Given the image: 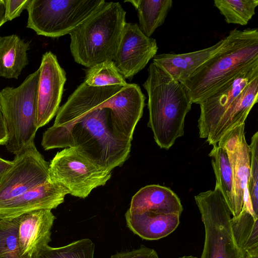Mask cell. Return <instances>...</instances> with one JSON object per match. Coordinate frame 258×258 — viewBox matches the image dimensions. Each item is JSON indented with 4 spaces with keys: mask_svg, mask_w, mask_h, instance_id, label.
Instances as JSON below:
<instances>
[{
    "mask_svg": "<svg viewBox=\"0 0 258 258\" xmlns=\"http://www.w3.org/2000/svg\"><path fill=\"white\" fill-rule=\"evenodd\" d=\"M123 86L90 87L83 82L59 107L43 134L45 150L75 148L95 164L112 171L128 158L132 140L114 117L115 94Z\"/></svg>",
    "mask_w": 258,
    "mask_h": 258,
    "instance_id": "1",
    "label": "cell"
},
{
    "mask_svg": "<svg viewBox=\"0 0 258 258\" xmlns=\"http://www.w3.org/2000/svg\"><path fill=\"white\" fill-rule=\"evenodd\" d=\"M258 63V29L237 28L219 49L181 83L192 103L200 104L249 67Z\"/></svg>",
    "mask_w": 258,
    "mask_h": 258,
    "instance_id": "2",
    "label": "cell"
},
{
    "mask_svg": "<svg viewBox=\"0 0 258 258\" xmlns=\"http://www.w3.org/2000/svg\"><path fill=\"white\" fill-rule=\"evenodd\" d=\"M258 101V63L238 74L200 103L201 138L217 145L228 131L245 123Z\"/></svg>",
    "mask_w": 258,
    "mask_h": 258,
    "instance_id": "3",
    "label": "cell"
},
{
    "mask_svg": "<svg viewBox=\"0 0 258 258\" xmlns=\"http://www.w3.org/2000/svg\"><path fill=\"white\" fill-rule=\"evenodd\" d=\"M143 86L148 96V125L161 149H169L184 134V120L191 102L184 87L152 62Z\"/></svg>",
    "mask_w": 258,
    "mask_h": 258,
    "instance_id": "4",
    "label": "cell"
},
{
    "mask_svg": "<svg viewBox=\"0 0 258 258\" xmlns=\"http://www.w3.org/2000/svg\"><path fill=\"white\" fill-rule=\"evenodd\" d=\"M126 12L118 2H106L69 34L75 61L90 68L113 61L125 24Z\"/></svg>",
    "mask_w": 258,
    "mask_h": 258,
    "instance_id": "5",
    "label": "cell"
},
{
    "mask_svg": "<svg viewBox=\"0 0 258 258\" xmlns=\"http://www.w3.org/2000/svg\"><path fill=\"white\" fill-rule=\"evenodd\" d=\"M39 69L28 76L17 87H6L0 91V106L8 132L5 145L17 156L33 142L36 125Z\"/></svg>",
    "mask_w": 258,
    "mask_h": 258,
    "instance_id": "6",
    "label": "cell"
},
{
    "mask_svg": "<svg viewBox=\"0 0 258 258\" xmlns=\"http://www.w3.org/2000/svg\"><path fill=\"white\" fill-rule=\"evenodd\" d=\"M205 229L200 258H244L233 234L231 213L219 187L195 197Z\"/></svg>",
    "mask_w": 258,
    "mask_h": 258,
    "instance_id": "7",
    "label": "cell"
},
{
    "mask_svg": "<svg viewBox=\"0 0 258 258\" xmlns=\"http://www.w3.org/2000/svg\"><path fill=\"white\" fill-rule=\"evenodd\" d=\"M105 2L104 0H30L27 27L37 35L57 38L69 34Z\"/></svg>",
    "mask_w": 258,
    "mask_h": 258,
    "instance_id": "8",
    "label": "cell"
},
{
    "mask_svg": "<svg viewBox=\"0 0 258 258\" xmlns=\"http://www.w3.org/2000/svg\"><path fill=\"white\" fill-rule=\"evenodd\" d=\"M49 175L68 194L85 198L93 189L106 184L111 177V171L100 167L71 147L56 154L49 164Z\"/></svg>",
    "mask_w": 258,
    "mask_h": 258,
    "instance_id": "9",
    "label": "cell"
},
{
    "mask_svg": "<svg viewBox=\"0 0 258 258\" xmlns=\"http://www.w3.org/2000/svg\"><path fill=\"white\" fill-rule=\"evenodd\" d=\"M49 179V164L37 150L34 142L15 156L11 166L0 175V203Z\"/></svg>",
    "mask_w": 258,
    "mask_h": 258,
    "instance_id": "10",
    "label": "cell"
},
{
    "mask_svg": "<svg viewBox=\"0 0 258 258\" xmlns=\"http://www.w3.org/2000/svg\"><path fill=\"white\" fill-rule=\"evenodd\" d=\"M245 123L236 126L227 132L217 145L226 151L230 161L233 183L235 211L234 216L242 210L249 212L254 218L258 215L254 212L248 191L250 173V149L244 134Z\"/></svg>",
    "mask_w": 258,
    "mask_h": 258,
    "instance_id": "11",
    "label": "cell"
},
{
    "mask_svg": "<svg viewBox=\"0 0 258 258\" xmlns=\"http://www.w3.org/2000/svg\"><path fill=\"white\" fill-rule=\"evenodd\" d=\"M154 38L147 36L137 23H126L122 30L113 60L124 79H131L157 54Z\"/></svg>",
    "mask_w": 258,
    "mask_h": 258,
    "instance_id": "12",
    "label": "cell"
},
{
    "mask_svg": "<svg viewBox=\"0 0 258 258\" xmlns=\"http://www.w3.org/2000/svg\"><path fill=\"white\" fill-rule=\"evenodd\" d=\"M36 125L38 129L48 123L57 113L67 80L66 74L56 56L45 52L39 67Z\"/></svg>",
    "mask_w": 258,
    "mask_h": 258,
    "instance_id": "13",
    "label": "cell"
},
{
    "mask_svg": "<svg viewBox=\"0 0 258 258\" xmlns=\"http://www.w3.org/2000/svg\"><path fill=\"white\" fill-rule=\"evenodd\" d=\"M68 194L65 189L50 178L21 195L0 203V219L11 220L31 211L55 209Z\"/></svg>",
    "mask_w": 258,
    "mask_h": 258,
    "instance_id": "14",
    "label": "cell"
},
{
    "mask_svg": "<svg viewBox=\"0 0 258 258\" xmlns=\"http://www.w3.org/2000/svg\"><path fill=\"white\" fill-rule=\"evenodd\" d=\"M18 237L23 258H34L51 241L55 216L50 209H41L19 216Z\"/></svg>",
    "mask_w": 258,
    "mask_h": 258,
    "instance_id": "15",
    "label": "cell"
},
{
    "mask_svg": "<svg viewBox=\"0 0 258 258\" xmlns=\"http://www.w3.org/2000/svg\"><path fill=\"white\" fill-rule=\"evenodd\" d=\"M180 216L147 211H127L125 214L127 227L142 239L149 240L160 239L172 233L179 224Z\"/></svg>",
    "mask_w": 258,
    "mask_h": 258,
    "instance_id": "16",
    "label": "cell"
},
{
    "mask_svg": "<svg viewBox=\"0 0 258 258\" xmlns=\"http://www.w3.org/2000/svg\"><path fill=\"white\" fill-rule=\"evenodd\" d=\"M223 42V39L209 47L190 52L156 54L153 62L166 71L175 80L181 83L215 53Z\"/></svg>",
    "mask_w": 258,
    "mask_h": 258,
    "instance_id": "17",
    "label": "cell"
},
{
    "mask_svg": "<svg viewBox=\"0 0 258 258\" xmlns=\"http://www.w3.org/2000/svg\"><path fill=\"white\" fill-rule=\"evenodd\" d=\"M127 211L131 212L147 211L180 216L183 207L180 199L171 189L152 184L142 187L133 197Z\"/></svg>",
    "mask_w": 258,
    "mask_h": 258,
    "instance_id": "18",
    "label": "cell"
},
{
    "mask_svg": "<svg viewBox=\"0 0 258 258\" xmlns=\"http://www.w3.org/2000/svg\"><path fill=\"white\" fill-rule=\"evenodd\" d=\"M30 43L12 34L0 36V77L18 79L28 64Z\"/></svg>",
    "mask_w": 258,
    "mask_h": 258,
    "instance_id": "19",
    "label": "cell"
},
{
    "mask_svg": "<svg viewBox=\"0 0 258 258\" xmlns=\"http://www.w3.org/2000/svg\"><path fill=\"white\" fill-rule=\"evenodd\" d=\"M231 224L235 242L244 258H258V218L242 210L231 217Z\"/></svg>",
    "mask_w": 258,
    "mask_h": 258,
    "instance_id": "20",
    "label": "cell"
},
{
    "mask_svg": "<svg viewBox=\"0 0 258 258\" xmlns=\"http://www.w3.org/2000/svg\"><path fill=\"white\" fill-rule=\"evenodd\" d=\"M124 2L130 3L135 8L139 26L149 37L164 23L173 5L172 0H126Z\"/></svg>",
    "mask_w": 258,
    "mask_h": 258,
    "instance_id": "21",
    "label": "cell"
},
{
    "mask_svg": "<svg viewBox=\"0 0 258 258\" xmlns=\"http://www.w3.org/2000/svg\"><path fill=\"white\" fill-rule=\"evenodd\" d=\"M212 157V165L216 177L217 184L230 210L234 214V199L232 169L228 156L222 147L217 144L214 146L209 154Z\"/></svg>",
    "mask_w": 258,
    "mask_h": 258,
    "instance_id": "22",
    "label": "cell"
},
{
    "mask_svg": "<svg viewBox=\"0 0 258 258\" xmlns=\"http://www.w3.org/2000/svg\"><path fill=\"white\" fill-rule=\"evenodd\" d=\"M215 6L227 24L246 25L255 14L257 0H215Z\"/></svg>",
    "mask_w": 258,
    "mask_h": 258,
    "instance_id": "23",
    "label": "cell"
},
{
    "mask_svg": "<svg viewBox=\"0 0 258 258\" xmlns=\"http://www.w3.org/2000/svg\"><path fill=\"white\" fill-rule=\"evenodd\" d=\"M84 83L93 87L124 86L128 83L119 73L113 61H106L89 68Z\"/></svg>",
    "mask_w": 258,
    "mask_h": 258,
    "instance_id": "24",
    "label": "cell"
},
{
    "mask_svg": "<svg viewBox=\"0 0 258 258\" xmlns=\"http://www.w3.org/2000/svg\"><path fill=\"white\" fill-rule=\"evenodd\" d=\"M94 249L92 241L84 238L59 247L47 245L34 258H94Z\"/></svg>",
    "mask_w": 258,
    "mask_h": 258,
    "instance_id": "25",
    "label": "cell"
},
{
    "mask_svg": "<svg viewBox=\"0 0 258 258\" xmlns=\"http://www.w3.org/2000/svg\"><path fill=\"white\" fill-rule=\"evenodd\" d=\"M19 218L0 219V258H23L18 237Z\"/></svg>",
    "mask_w": 258,
    "mask_h": 258,
    "instance_id": "26",
    "label": "cell"
},
{
    "mask_svg": "<svg viewBox=\"0 0 258 258\" xmlns=\"http://www.w3.org/2000/svg\"><path fill=\"white\" fill-rule=\"evenodd\" d=\"M250 149V173L248 191L253 210L258 215V132L251 137Z\"/></svg>",
    "mask_w": 258,
    "mask_h": 258,
    "instance_id": "27",
    "label": "cell"
},
{
    "mask_svg": "<svg viewBox=\"0 0 258 258\" xmlns=\"http://www.w3.org/2000/svg\"><path fill=\"white\" fill-rule=\"evenodd\" d=\"M110 258H159L157 252L153 248L142 245L140 248L131 251L116 253Z\"/></svg>",
    "mask_w": 258,
    "mask_h": 258,
    "instance_id": "28",
    "label": "cell"
},
{
    "mask_svg": "<svg viewBox=\"0 0 258 258\" xmlns=\"http://www.w3.org/2000/svg\"><path fill=\"white\" fill-rule=\"evenodd\" d=\"M30 0H5V17L7 21H12L18 17L26 9Z\"/></svg>",
    "mask_w": 258,
    "mask_h": 258,
    "instance_id": "29",
    "label": "cell"
},
{
    "mask_svg": "<svg viewBox=\"0 0 258 258\" xmlns=\"http://www.w3.org/2000/svg\"><path fill=\"white\" fill-rule=\"evenodd\" d=\"M8 138L5 121L0 106V145H5Z\"/></svg>",
    "mask_w": 258,
    "mask_h": 258,
    "instance_id": "30",
    "label": "cell"
},
{
    "mask_svg": "<svg viewBox=\"0 0 258 258\" xmlns=\"http://www.w3.org/2000/svg\"><path fill=\"white\" fill-rule=\"evenodd\" d=\"M6 4L5 0H0V28L7 21L5 17Z\"/></svg>",
    "mask_w": 258,
    "mask_h": 258,
    "instance_id": "31",
    "label": "cell"
},
{
    "mask_svg": "<svg viewBox=\"0 0 258 258\" xmlns=\"http://www.w3.org/2000/svg\"><path fill=\"white\" fill-rule=\"evenodd\" d=\"M12 164V161L6 160L0 157V175Z\"/></svg>",
    "mask_w": 258,
    "mask_h": 258,
    "instance_id": "32",
    "label": "cell"
},
{
    "mask_svg": "<svg viewBox=\"0 0 258 258\" xmlns=\"http://www.w3.org/2000/svg\"><path fill=\"white\" fill-rule=\"evenodd\" d=\"M178 258H198L192 255H184Z\"/></svg>",
    "mask_w": 258,
    "mask_h": 258,
    "instance_id": "33",
    "label": "cell"
}]
</instances>
